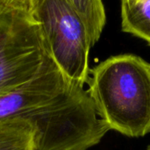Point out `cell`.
<instances>
[{
  "label": "cell",
  "instance_id": "1",
  "mask_svg": "<svg viewBox=\"0 0 150 150\" xmlns=\"http://www.w3.org/2000/svg\"><path fill=\"white\" fill-rule=\"evenodd\" d=\"M11 119L32 126L35 150H87L110 130L88 89L65 75L50 54L32 79L0 96V121Z\"/></svg>",
  "mask_w": 150,
  "mask_h": 150
},
{
  "label": "cell",
  "instance_id": "2",
  "mask_svg": "<svg viewBox=\"0 0 150 150\" xmlns=\"http://www.w3.org/2000/svg\"><path fill=\"white\" fill-rule=\"evenodd\" d=\"M88 91L110 130L128 137L150 132V63L134 54L112 56L90 70Z\"/></svg>",
  "mask_w": 150,
  "mask_h": 150
},
{
  "label": "cell",
  "instance_id": "3",
  "mask_svg": "<svg viewBox=\"0 0 150 150\" xmlns=\"http://www.w3.org/2000/svg\"><path fill=\"white\" fill-rule=\"evenodd\" d=\"M32 17L47 49L69 79L83 85L90 78L89 53L94 46L87 27L67 0H38Z\"/></svg>",
  "mask_w": 150,
  "mask_h": 150
},
{
  "label": "cell",
  "instance_id": "4",
  "mask_svg": "<svg viewBox=\"0 0 150 150\" xmlns=\"http://www.w3.org/2000/svg\"><path fill=\"white\" fill-rule=\"evenodd\" d=\"M48 54L33 17L0 11V96L32 79Z\"/></svg>",
  "mask_w": 150,
  "mask_h": 150
},
{
  "label": "cell",
  "instance_id": "5",
  "mask_svg": "<svg viewBox=\"0 0 150 150\" xmlns=\"http://www.w3.org/2000/svg\"><path fill=\"white\" fill-rule=\"evenodd\" d=\"M121 28L150 45V0H121Z\"/></svg>",
  "mask_w": 150,
  "mask_h": 150
},
{
  "label": "cell",
  "instance_id": "6",
  "mask_svg": "<svg viewBox=\"0 0 150 150\" xmlns=\"http://www.w3.org/2000/svg\"><path fill=\"white\" fill-rule=\"evenodd\" d=\"M0 150H35L32 126L18 119L0 121Z\"/></svg>",
  "mask_w": 150,
  "mask_h": 150
},
{
  "label": "cell",
  "instance_id": "7",
  "mask_svg": "<svg viewBox=\"0 0 150 150\" xmlns=\"http://www.w3.org/2000/svg\"><path fill=\"white\" fill-rule=\"evenodd\" d=\"M85 23L91 41L95 45L99 40L106 22L102 0H67Z\"/></svg>",
  "mask_w": 150,
  "mask_h": 150
},
{
  "label": "cell",
  "instance_id": "8",
  "mask_svg": "<svg viewBox=\"0 0 150 150\" xmlns=\"http://www.w3.org/2000/svg\"><path fill=\"white\" fill-rule=\"evenodd\" d=\"M38 0H0V11L19 12L32 17Z\"/></svg>",
  "mask_w": 150,
  "mask_h": 150
},
{
  "label": "cell",
  "instance_id": "9",
  "mask_svg": "<svg viewBox=\"0 0 150 150\" xmlns=\"http://www.w3.org/2000/svg\"><path fill=\"white\" fill-rule=\"evenodd\" d=\"M147 150H150V145L148 147V148H147Z\"/></svg>",
  "mask_w": 150,
  "mask_h": 150
}]
</instances>
